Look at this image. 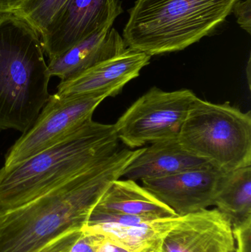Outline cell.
Returning a JSON list of instances; mask_svg holds the SVG:
<instances>
[{"mask_svg": "<svg viewBox=\"0 0 251 252\" xmlns=\"http://www.w3.org/2000/svg\"><path fill=\"white\" fill-rule=\"evenodd\" d=\"M142 150L119 148L32 201L0 213V252H37L66 232L84 229L112 182Z\"/></svg>", "mask_w": 251, "mask_h": 252, "instance_id": "1", "label": "cell"}, {"mask_svg": "<svg viewBox=\"0 0 251 252\" xmlns=\"http://www.w3.org/2000/svg\"><path fill=\"white\" fill-rule=\"evenodd\" d=\"M114 126L91 121L34 157L0 169V213L23 205L113 155Z\"/></svg>", "mask_w": 251, "mask_h": 252, "instance_id": "2", "label": "cell"}, {"mask_svg": "<svg viewBox=\"0 0 251 252\" xmlns=\"http://www.w3.org/2000/svg\"><path fill=\"white\" fill-rule=\"evenodd\" d=\"M41 37L13 13L0 15V131L26 133L50 94Z\"/></svg>", "mask_w": 251, "mask_h": 252, "instance_id": "3", "label": "cell"}, {"mask_svg": "<svg viewBox=\"0 0 251 252\" xmlns=\"http://www.w3.org/2000/svg\"><path fill=\"white\" fill-rule=\"evenodd\" d=\"M239 0H137L122 38L150 57L190 47L225 21Z\"/></svg>", "mask_w": 251, "mask_h": 252, "instance_id": "4", "label": "cell"}, {"mask_svg": "<svg viewBox=\"0 0 251 252\" xmlns=\"http://www.w3.org/2000/svg\"><path fill=\"white\" fill-rule=\"evenodd\" d=\"M178 139L187 151L225 173L250 166L251 112L197 97Z\"/></svg>", "mask_w": 251, "mask_h": 252, "instance_id": "5", "label": "cell"}, {"mask_svg": "<svg viewBox=\"0 0 251 252\" xmlns=\"http://www.w3.org/2000/svg\"><path fill=\"white\" fill-rule=\"evenodd\" d=\"M196 94L190 90L167 92L153 87L137 99L116 121L119 142L130 149L178 138Z\"/></svg>", "mask_w": 251, "mask_h": 252, "instance_id": "6", "label": "cell"}, {"mask_svg": "<svg viewBox=\"0 0 251 252\" xmlns=\"http://www.w3.org/2000/svg\"><path fill=\"white\" fill-rule=\"evenodd\" d=\"M109 97L103 93L66 97L50 94L33 125L9 149L3 167L34 157L92 121L94 111Z\"/></svg>", "mask_w": 251, "mask_h": 252, "instance_id": "7", "label": "cell"}, {"mask_svg": "<svg viewBox=\"0 0 251 252\" xmlns=\"http://www.w3.org/2000/svg\"><path fill=\"white\" fill-rule=\"evenodd\" d=\"M122 13L120 0H67L40 35L50 60L97 31L112 26Z\"/></svg>", "mask_w": 251, "mask_h": 252, "instance_id": "8", "label": "cell"}, {"mask_svg": "<svg viewBox=\"0 0 251 252\" xmlns=\"http://www.w3.org/2000/svg\"><path fill=\"white\" fill-rule=\"evenodd\" d=\"M227 173L206 163L172 176L141 181V186L177 216L184 217L214 206Z\"/></svg>", "mask_w": 251, "mask_h": 252, "instance_id": "9", "label": "cell"}, {"mask_svg": "<svg viewBox=\"0 0 251 252\" xmlns=\"http://www.w3.org/2000/svg\"><path fill=\"white\" fill-rule=\"evenodd\" d=\"M159 252H235L231 222L217 208L181 217Z\"/></svg>", "mask_w": 251, "mask_h": 252, "instance_id": "10", "label": "cell"}, {"mask_svg": "<svg viewBox=\"0 0 251 252\" xmlns=\"http://www.w3.org/2000/svg\"><path fill=\"white\" fill-rule=\"evenodd\" d=\"M150 59L148 55L128 48L118 56L60 81L56 93L62 97L97 93L113 97L139 75L141 69L150 63Z\"/></svg>", "mask_w": 251, "mask_h": 252, "instance_id": "11", "label": "cell"}, {"mask_svg": "<svg viewBox=\"0 0 251 252\" xmlns=\"http://www.w3.org/2000/svg\"><path fill=\"white\" fill-rule=\"evenodd\" d=\"M128 49L123 38L112 26L106 27L56 59L48 64L50 76L66 81Z\"/></svg>", "mask_w": 251, "mask_h": 252, "instance_id": "12", "label": "cell"}, {"mask_svg": "<svg viewBox=\"0 0 251 252\" xmlns=\"http://www.w3.org/2000/svg\"><path fill=\"white\" fill-rule=\"evenodd\" d=\"M187 151L178 138L154 142L130 163L122 177L135 181L160 179L206 164Z\"/></svg>", "mask_w": 251, "mask_h": 252, "instance_id": "13", "label": "cell"}, {"mask_svg": "<svg viewBox=\"0 0 251 252\" xmlns=\"http://www.w3.org/2000/svg\"><path fill=\"white\" fill-rule=\"evenodd\" d=\"M93 210L154 219L177 216L145 188L127 179L112 182Z\"/></svg>", "mask_w": 251, "mask_h": 252, "instance_id": "14", "label": "cell"}, {"mask_svg": "<svg viewBox=\"0 0 251 252\" xmlns=\"http://www.w3.org/2000/svg\"><path fill=\"white\" fill-rule=\"evenodd\" d=\"M181 219L175 216L133 225L99 223L87 225L83 230L103 235L107 241L130 252L147 249L159 252L164 238Z\"/></svg>", "mask_w": 251, "mask_h": 252, "instance_id": "15", "label": "cell"}, {"mask_svg": "<svg viewBox=\"0 0 251 252\" xmlns=\"http://www.w3.org/2000/svg\"><path fill=\"white\" fill-rule=\"evenodd\" d=\"M214 206L228 218L232 227L251 220V165L225 175Z\"/></svg>", "mask_w": 251, "mask_h": 252, "instance_id": "16", "label": "cell"}, {"mask_svg": "<svg viewBox=\"0 0 251 252\" xmlns=\"http://www.w3.org/2000/svg\"><path fill=\"white\" fill-rule=\"evenodd\" d=\"M67 0H22L10 13L28 22L40 35Z\"/></svg>", "mask_w": 251, "mask_h": 252, "instance_id": "17", "label": "cell"}, {"mask_svg": "<svg viewBox=\"0 0 251 252\" xmlns=\"http://www.w3.org/2000/svg\"><path fill=\"white\" fill-rule=\"evenodd\" d=\"M235 252H251V219L233 227Z\"/></svg>", "mask_w": 251, "mask_h": 252, "instance_id": "18", "label": "cell"}, {"mask_svg": "<svg viewBox=\"0 0 251 252\" xmlns=\"http://www.w3.org/2000/svg\"><path fill=\"white\" fill-rule=\"evenodd\" d=\"M237 23L249 34L251 33V0H239L233 7Z\"/></svg>", "mask_w": 251, "mask_h": 252, "instance_id": "19", "label": "cell"}, {"mask_svg": "<svg viewBox=\"0 0 251 252\" xmlns=\"http://www.w3.org/2000/svg\"><path fill=\"white\" fill-rule=\"evenodd\" d=\"M22 1V0H0V15L10 13Z\"/></svg>", "mask_w": 251, "mask_h": 252, "instance_id": "20", "label": "cell"}, {"mask_svg": "<svg viewBox=\"0 0 251 252\" xmlns=\"http://www.w3.org/2000/svg\"><path fill=\"white\" fill-rule=\"evenodd\" d=\"M97 252H130L116 244H113L111 241H106L100 246Z\"/></svg>", "mask_w": 251, "mask_h": 252, "instance_id": "21", "label": "cell"}, {"mask_svg": "<svg viewBox=\"0 0 251 252\" xmlns=\"http://www.w3.org/2000/svg\"><path fill=\"white\" fill-rule=\"evenodd\" d=\"M137 252H156L154 250H150V249H147V250H144L142 251Z\"/></svg>", "mask_w": 251, "mask_h": 252, "instance_id": "22", "label": "cell"}]
</instances>
